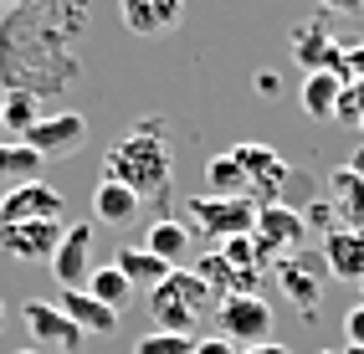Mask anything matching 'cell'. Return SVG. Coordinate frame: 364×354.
I'll list each match as a JSON object with an SVG mask.
<instances>
[{
	"instance_id": "6da1fadb",
	"label": "cell",
	"mask_w": 364,
	"mask_h": 354,
	"mask_svg": "<svg viewBox=\"0 0 364 354\" xmlns=\"http://www.w3.org/2000/svg\"><path fill=\"white\" fill-rule=\"evenodd\" d=\"M92 6L87 0H26L6 16L0 26V77L6 92H46L72 87V77L82 73L72 41L87 31Z\"/></svg>"
},
{
	"instance_id": "7a4b0ae2",
	"label": "cell",
	"mask_w": 364,
	"mask_h": 354,
	"mask_svg": "<svg viewBox=\"0 0 364 354\" xmlns=\"http://www.w3.org/2000/svg\"><path fill=\"white\" fill-rule=\"evenodd\" d=\"M103 180L129 185L139 200H169L175 191V154L164 144V124H139L103 159Z\"/></svg>"
},
{
	"instance_id": "3957f363",
	"label": "cell",
	"mask_w": 364,
	"mask_h": 354,
	"mask_svg": "<svg viewBox=\"0 0 364 354\" xmlns=\"http://www.w3.org/2000/svg\"><path fill=\"white\" fill-rule=\"evenodd\" d=\"M205 303H210V288L190 267H175L159 288H149V313H154L159 334H190L200 323Z\"/></svg>"
},
{
	"instance_id": "277c9868",
	"label": "cell",
	"mask_w": 364,
	"mask_h": 354,
	"mask_svg": "<svg viewBox=\"0 0 364 354\" xmlns=\"http://www.w3.org/2000/svg\"><path fill=\"white\" fill-rule=\"evenodd\" d=\"M272 309H267L262 293H231L221 298V309H215V323H221V339L236 344V349H252V344H267L272 339Z\"/></svg>"
},
{
	"instance_id": "5b68a950",
	"label": "cell",
	"mask_w": 364,
	"mask_h": 354,
	"mask_svg": "<svg viewBox=\"0 0 364 354\" xmlns=\"http://www.w3.org/2000/svg\"><path fill=\"white\" fill-rule=\"evenodd\" d=\"M303 236H308V216H303V210L282 205V200H272V205H257L252 242L262 247V257H267V262H277V257H293V252H303Z\"/></svg>"
},
{
	"instance_id": "8992f818",
	"label": "cell",
	"mask_w": 364,
	"mask_h": 354,
	"mask_svg": "<svg viewBox=\"0 0 364 354\" xmlns=\"http://www.w3.org/2000/svg\"><path fill=\"white\" fill-rule=\"evenodd\" d=\"M190 221H196L205 236L226 242V236H247L257 221V205L247 195H196L190 200Z\"/></svg>"
},
{
	"instance_id": "52a82bcc",
	"label": "cell",
	"mask_w": 364,
	"mask_h": 354,
	"mask_svg": "<svg viewBox=\"0 0 364 354\" xmlns=\"http://www.w3.org/2000/svg\"><path fill=\"white\" fill-rule=\"evenodd\" d=\"M21 323H26V334H31V349H41V354H72L82 344L77 323H72L52 298H31L26 309H21Z\"/></svg>"
},
{
	"instance_id": "ba28073f",
	"label": "cell",
	"mask_w": 364,
	"mask_h": 354,
	"mask_svg": "<svg viewBox=\"0 0 364 354\" xmlns=\"http://www.w3.org/2000/svg\"><path fill=\"white\" fill-rule=\"evenodd\" d=\"M231 154L241 164V175H247V200L252 205H272L282 180H287V159L277 149H267V144H236Z\"/></svg>"
},
{
	"instance_id": "9c48e42d",
	"label": "cell",
	"mask_w": 364,
	"mask_h": 354,
	"mask_svg": "<svg viewBox=\"0 0 364 354\" xmlns=\"http://www.w3.org/2000/svg\"><path fill=\"white\" fill-rule=\"evenodd\" d=\"M21 144H31L41 154V164L46 159H72L87 144V118L82 113H46V118H36V129Z\"/></svg>"
},
{
	"instance_id": "30bf717a",
	"label": "cell",
	"mask_w": 364,
	"mask_h": 354,
	"mask_svg": "<svg viewBox=\"0 0 364 354\" xmlns=\"http://www.w3.org/2000/svg\"><path fill=\"white\" fill-rule=\"evenodd\" d=\"M323 257H308V252H293V257H277L272 262V277L282 282V293L293 298V309L303 318H313V309H318L323 298Z\"/></svg>"
},
{
	"instance_id": "8fae6325",
	"label": "cell",
	"mask_w": 364,
	"mask_h": 354,
	"mask_svg": "<svg viewBox=\"0 0 364 354\" xmlns=\"http://www.w3.org/2000/svg\"><path fill=\"white\" fill-rule=\"evenodd\" d=\"M62 191H52L46 180L11 185L0 200V226H26V221H62Z\"/></svg>"
},
{
	"instance_id": "7c38bea8",
	"label": "cell",
	"mask_w": 364,
	"mask_h": 354,
	"mask_svg": "<svg viewBox=\"0 0 364 354\" xmlns=\"http://www.w3.org/2000/svg\"><path fill=\"white\" fill-rule=\"evenodd\" d=\"M62 221H26V226H0V252L11 257V262H52V252L62 242Z\"/></svg>"
},
{
	"instance_id": "4fadbf2b",
	"label": "cell",
	"mask_w": 364,
	"mask_h": 354,
	"mask_svg": "<svg viewBox=\"0 0 364 354\" xmlns=\"http://www.w3.org/2000/svg\"><path fill=\"white\" fill-rule=\"evenodd\" d=\"M87 272H92V226L77 221L62 231V242L52 252V277L62 288H77V282H87Z\"/></svg>"
},
{
	"instance_id": "5bb4252c",
	"label": "cell",
	"mask_w": 364,
	"mask_h": 354,
	"mask_svg": "<svg viewBox=\"0 0 364 354\" xmlns=\"http://www.w3.org/2000/svg\"><path fill=\"white\" fill-rule=\"evenodd\" d=\"M118 16L134 36H169L185 16V0H118Z\"/></svg>"
},
{
	"instance_id": "9a60e30c",
	"label": "cell",
	"mask_w": 364,
	"mask_h": 354,
	"mask_svg": "<svg viewBox=\"0 0 364 354\" xmlns=\"http://www.w3.org/2000/svg\"><path fill=\"white\" fill-rule=\"evenodd\" d=\"M293 57H298V67H308V73H338L344 46L328 36L323 21H303V26L293 31Z\"/></svg>"
},
{
	"instance_id": "2e32d148",
	"label": "cell",
	"mask_w": 364,
	"mask_h": 354,
	"mask_svg": "<svg viewBox=\"0 0 364 354\" xmlns=\"http://www.w3.org/2000/svg\"><path fill=\"white\" fill-rule=\"evenodd\" d=\"M52 303H57V309H62L72 323H77V334H98V339H103V334H118V323H124V313L103 309V303L87 298L82 288H62Z\"/></svg>"
},
{
	"instance_id": "e0dca14e",
	"label": "cell",
	"mask_w": 364,
	"mask_h": 354,
	"mask_svg": "<svg viewBox=\"0 0 364 354\" xmlns=\"http://www.w3.org/2000/svg\"><path fill=\"white\" fill-rule=\"evenodd\" d=\"M323 267H328L338 282H364V231L333 226V231L323 236Z\"/></svg>"
},
{
	"instance_id": "ac0fdd59",
	"label": "cell",
	"mask_w": 364,
	"mask_h": 354,
	"mask_svg": "<svg viewBox=\"0 0 364 354\" xmlns=\"http://www.w3.org/2000/svg\"><path fill=\"white\" fill-rule=\"evenodd\" d=\"M328 210H333L338 226L364 231V175H354L349 164L328 175Z\"/></svg>"
},
{
	"instance_id": "d6986e66",
	"label": "cell",
	"mask_w": 364,
	"mask_h": 354,
	"mask_svg": "<svg viewBox=\"0 0 364 354\" xmlns=\"http://www.w3.org/2000/svg\"><path fill=\"white\" fill-rule=\"evenodd\" d=\"M190 247H196V231H190L185 221H175V216H154L149 221V242H144V252H154L159 262L180 267L190 257Z\"/></svg>"
},
{
	"instance_id": "ffe728a7",
	"label": "cell",
	"mask_w": 364,
	"mask_h": 354,
	"mask_svg": "<svg viewBox=\"0 0 364 354\" xmlns=\"http://www.w3.org/2000/svg\"><path fill=\"white\" fill-rule=\"evenodd\" d=\"M139 195L129 191V185H118V180H98V191H92V216H98L103 226H129L139 216Z\"/></svg>"
},
{
	"instance_id": "44dd1931",
	"label": "cell",
	"mask_w": 364,
	"mask_h": 354,
	"mask_svg": "<svg viewBox=\"0 0 364 354\" xmlns=\"http://www.w3.org/2000/svg\"><path fill=\"white\" fill-rule=\"evenodd\" d=\"M82 293H87V298H98L103 309H113V313H124V309H129V298H134V282H129L124 272H118V267L108 262V267H92V272H87V282H82Z\"/></svg>"
},
{
	"instance_id": "7402d4cb",
	"label": "cell",
	"mask_w": 364,
	"mask_h": 354,
	"mask_svg": "<svg viewBox=\"0 0 364 354\" xmlns=\"http://www.w3.org/2000/svg\"><path fill=\"white\" fill-rule=\"evenodd\" d=\"M338 92H344V77L338 73H308L303 77V113L308 118H333L338 113Z\"/></svg>"
},
{
	"instance_id": "603a6c76",
	"label": "cell",
	"mask_w": 364,
	"mask_h": 354,
	"mask_svg": "<svg viewBox=\"0 0 364 354\" xmlns=\"http://www.w3.org/2000/svg\"><path fill=\"white\" fill-rule=\"evenodd\" d=\"M113 267L124 272V277L134 282V288H159V282H164L169 272H175L169 262H159V257H154V252H144V247H124V252L113 257Z\"/></svg>"
},
{
	"instance_id": "cb8c5ba5",
	"label": "cell",
	"mask_w": 364,
	"mask_h": 354,
	"mask_svg": "<svg viewBox=\"0 0 364 354\" xmlns=\"http://www.w3.org/2000/svg\"><path fill=\"white\" fill-rule=\"evenodd\" d=\"M0 180L11 185H26V180H41V154L21 139H0Z\"/></svg>"
},
{
	"instance_id": "d4e9b609",
	"label": "cell",
	"mask_w": 364,
	"mask_h": 354,
	"mask_svg": "<svg viewBox=\"0 0 364 354\" xmlns=\"http://www.w3.org/2000/svg\"><path fill=\"white\" fill-rule=\"evenodd\" d=\"M36 103L41 98H31V92H6V98H0V129H11V134H21L26 139L31 129H36Z\"/></svg>"
},
{
	"instance_id": "484cf974",
	"label": "cell",
	"mask_w": 364,
	"mask_h": 354,
	"mask_svg": "<svg viewBox=\"0 0 364 354\" xmlns=\"http://www.w3.org/2000/svg\"><path fill=\"white\" fill-rule=\"evenodd\" d=\"M205 185H210V195H247V175H241V164H236L231 149L205 164Z\"/></svg>"
},
{
	"instance_id": "4316f807",
	"label": "cell",
	"mask_w": 364,
	"mask_h": 354,
	"mask_svg": "<svg viewBox=\"0 0 364 354\" xmlns=\"http://www.w3.org/2000/svg\"><path fill=\"white\" fill-rule=\"evenodd\" d=\"M134 354H196V334H159V328H149Z\"/></svg>"
},
{
	"instance_id": "83f0119b",
	"label": "cell",
	"mask_w": 364,
	"mask_h": 354,
	"mask_svg": "<svg viewBox=\"0 0 364 354\" xmlns=\"http://www.w3.org/2000/svg\"><path fill=\"white\" fill-rule=\"evenodd\" d=\"M344 339H349V349H364V298L344 313Z\"/></svg>"
},
{
	"instance_id": "f1b7e54d",
	"label": "cell",
	"mask_w": 364,
	"mask_h": 354,
	"mask_svg": "<svg viewBox=\"0 0 364 354\" xmlns=\"http://www.w3.org/2000/svg\"><path fill=\"white\" fill-rule=\"evenodd\" d=\"M338 77H344V82H364V46H344V62H338Z\"/></svg>"
},
{
	"instance_id": "f546056e",
	"label": "cell",
	"mask_w": 364,
	"mask_h": 354,
	"mask_svg": "<svg viewBox=\"0 0 364 354\" xmlns=\"http://www.w3.org/2000/svg\"><path fill=\"white\" fill-rule=\"evenodd\" d=\"M323 11H333V16H359L364 11V0H318Z\"/></svg>"
},
{
	"instance_id": "4dcf8cb0",
	"label": "cell",
	"mask_w": 364,
	"mask_h": 354,
	"mask_svg": "<svg viewBox=\"0 0 364 354\" xmlns=\"http://www.w3.org/2000/svg\"><path fill=\"white\" fill-rule=\"evenodd\" d=\"M196 354H236V344H226L215 334V339H196Z\"/></svg>"
},
{
	"instance_id": "1f68e13d",
	"label": "cell",
	"mask_w": 364,
	"mask_h": 354,
	"mask_svg": "<svg viewBox=\"0 0 364 354\" xmlns=\"http://www.w3.org/2000/svg\"><path fill=\"white\" fill-rule=\"evenodd\" d=\"M236 354H287V344H277V339H267V344H252V349H236Z\"/></svg>"
},
{
	"instance_id": "d6a6232c",
	"label": "cell",
	"mask_w": 364,
	"mask_h": 354,
	"mask_svg": "<svg viewBox=\"0 0 364 354\" xmlns=\"http://www.w3.org/2000/svg\"><path fill=\"white\" fill-rule=\"evenodd\" d=\"M349 170H354V175H364V144L354 149V159H349Z\"/></svg>"
},
{
	"instance_id": "836d02e7",
	"label": "cell",
	"mask_w": 364,
	"mask_h": 354,
	"mask_svg": "<svg viewBox=\"0 0 364 354\" xmlns=\"http://www.w3.org/2000/svg\"><path fill=\"white\" fill-rule=\"evenodd\" d=\"M16 6H26V0H0V16H11Z\"/></svg>"
},
{
	"instance_id": "e575fe53",
	"label": "cell",
	"mask_w": 364,
	"mask_h": 354,
	"mask_svg": "<svg viewBox=\"0 0 364 354\" xmlns=\"http://www.w3.org/2000/svg\"><path fill=\"white\" fill-rule=\"evenodd\" d=\"M323 354H364V349H349V344H344V349H323Z\"/></svg>"
},
{
	"instance_id": "d590c367",
	"label": "cell",
	"mask_w": 364,
	"mask_h": 354,
	"mask_svg": "<svg viewBox=\"0 0 364 354\" xmlns=\"http://www.w3.org/2000/svg\"><path fill=\"white\" fill-rule=\"evenodd\" d=\"M16 354H41V349H16Z\"/></svg>"
},
{
	"instance_id": "8d00e7d4",
	"label": "cell",
	"mask_w": 364,
	"mask_h": 354,
	"mask_svg": "<svg viewBox=\"0 0 364 354\" xmlns=\"http://www.w3.org/2000/svg\"><path fill=\"white\" fill-rule=\"evenodd\" d=\"M0 323H6V303H0Z\"/></svg>"
},
{
	"instance_id": "74e56055",
	"label": "cell",
	"mask_w": 364,
	"mask_h": 354,
	"mask_svg": "<svg viewBox=\"0 0 364 354\" xmlns=\"http://www.w3.org/2000/svg\"><path fill=\"white\" fill-rule=\"evenodd\" d=\"M359 288H364V282H359Z\"/></svg>"
}]
</instances>
